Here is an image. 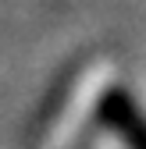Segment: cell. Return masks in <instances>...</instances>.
<instances>
[{
    "label": "cell",
    "mask_w": 146,
    "mask_h": 149,
    "mask_svg": "<svg viewBox=\"0 0 146 149\" xmlns=\"http://www.w3.org/2000/svg\"><path fill=\"white\" fill-rule=\"evenodd\" d=\"M96 121L111 132L125 149H146V114L125 89H107L96 100Z\"/></svg>",
    "instance_id": "6da1fadb"
}]
</instances>
